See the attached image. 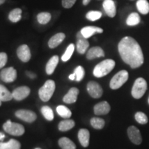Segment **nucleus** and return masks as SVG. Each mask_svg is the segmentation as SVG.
<instances>
[{
	"mask_svg": "<svg viewBox=\"0 0 149 149\" xmlns=\"http://www.w3.org/2000/svg\"><path fill=\"white\" fill-rule=\"evenodd\" d=\"M118 51L122 60L132 68H137L144 64V55L141 48L133 37L126 36L118 44Z\"/></svg>",
	"mask_w": 149,
	"mask_h": 149,
	"instance_id": "f257e3e1",
	"label": "nucleus"
},
{
	"mask_svg": "<svg viewBox=\"0 0 149 149\" xmlns=\"http://www.w3.org/2000/svg\"><path fill=\"white\" fill-rule=\"evenodd\" d=\"M115 66V62L114 60L111 59H105L96 65L93 69V74L95 77L98 78L104 77L113 70Z\"/></svg>",
	"mask_w": 149,
	"mask_h": 149,
	"instance_id": "f03ea898",
	"label": "nucleus"
},
{
	"mask_svg": "<svg viewBox=\"0 0 149 149\" xmlns=\"http://www.w3.org/2000/svg\"><path fill=\"white\" fill-rule=\"evenodd\" d=\"M55 90V83L53 80H47L39 90V96L43 102L49 101Z\"/></svg>",
	"mask_w": 149,
	"mask_h": 149,
	"instance_id": "7ed1b4c3",
	"label": "nucleus"
},
{
	"mask_svg": "<svg viewBox=\"0 0 149 149\" xmlns=\"http://www.w3.org/2000/svg\"><path fill=\"white\" fill-rule=\"evenodd\" d=\"M147 90V83L144 78L139 77L134 82L131 94L135 99H140Z\"/></svg>",
	"mask_w": 149,
	"mask_h": 149,
	"instance_id": "20e7f679",
	"label": "nucleus"
},
{
	"mask_svg": "<svg viewBox=\"0 0 149 149\" xmlns=\"http://www.w3.org/2000/svg\"><path fill=\"white\" fill-rule=\"evenodd\" d=\"M128 79V72L125 70L119 71L113 76L110 81V87L113 90L120 88L125 84Z\"/></svg>",
	"mask_w": 149,
	"mask_h": 149,
	"instance_id": "39448f33",
	"label": "nucleus"
},
{
	"mask_svg": "<svg viewBox=\"0 0 149 149\" xmlns=\"http://www.w3.org/2000/svg\"><path fill=\"white\" fill-rule=\"evenodd\" d=\"M3 128L6 133L14 136H21L25 132L24 127L22 124L13 123L10 120L7 121L3 125Z\"/></svg>",
	"mask_w": 149,
	"mask_h": 149,
	"instance_id": "423d86ee",
	"label": "nucleus"
},
{
	"mask_svg": "<svg viewBox=\"0 0 149 149\" xmlns=\"http://www.w3.org/2000/svg\"><path fill=\"white\" fill-rule=\"evenodd\" d=\"M0 78L4 82H13L17 78V70L13 67L3 68L0 72Z\"/></svg>",
	"mask_w": 149,
	"mask_h": 149,
	"instance_id": "0eeeda50",
	"label": "nucleus"
},
{
	"mask_svg": "<svg viewBox=\"0 0 149 149\" xmlns=\"http://www.w3.org/2000/svg\"><path fill=\"white\" fill-rule=\"evenodd\" d=\"M87 91L93 98L101 97L103 94V89L97 82L94 81H89L87 84Z\"/></svg>",
	"mask_w": 149,
	"mask_h": 149,
	"instance_id": "6e6552de",
	"label": "nucleus"
},
{
	"mask_svg": "<svg viewBox=\"0 0 149 149\" xmlns=\"http://www.w3.org/2000/svg\"><path fill=\"white\" fill-rule=\"evenodd\" d=\"M15 115L20 120L29 123L33 122L37 119V115L34 112L29 110H19L15 113Z\"/></svg>",
	"mask_w": 149,
	"mask_h": 149,
	"instance_id": "1a4fd4ad",
	"label": "nucleus"
},
{
	"mask_svg": "<svg viewBox=\"0 0 149 149\" xmlns=\"http://www.w3.org/2000/svg\"><path fill=\"white\" fill-rule=\"evenodd\" d=\"M128 136L130 140L136 145H139L142 141V137H141L140 131L137 127L134 126H131L128 127Z\"/></svg>",
	"mask_w": 149,
	"mask_h": 149,
	"instance_id": "9d476101",
	"label": "nucleus"
},
{
	"mask_svg": "<svg viewBox=\"0 0 149 149\" xmlns=\"http://www.w3.org/2000/svg\"><path fill=\"white\" fill-rule=\"evenodd\" d=\"M31 90L28 86H20L13 91V97L17 101H21L29 95Z\"/></svg>",
	"mask_w": 149,
	"mask_h": 149,
	"instance_id": "9b49d317",
	"label": "nucleus"
},
{
	"mask_svg": "<svg viewBox=\"0 0 149 149\" xmlns=\"http://www.w3.org/2000/svg\"><path fill=\"white\" fill-rule=\"evenodd\" d=\"M17 54L19 59L23 62H28L31 59V51L29 46L26 44L19 46L17 50Z\"/></svg>",
	"mask_w": 149,
	"mask_h": 149,
	"instance_id": "f8f14e48",
	"label": "nucleus"
},
{
	"mask_svg": "<svg viewBox=\"0 0 149 149\" xmlns=\"http://www.w3.org/2000/svg\"><path fill=\"white\" fill-rule=\"evenodd\" d=\"M103 8L106 14L110 17H114L116 15V6L113 0H104L103 2Z\"/></svg>",
	"mask_w": 149,
	"mask_h": 149,
	"instance_id": "ddd939ff",
	"label": "nucleus"
},
{
	"mask_svg": "<svg viewBox=\"0 0 149 149\" xmlns=\"http://www.w3.org/2000/svg\"><path fill=\"white\" fill-rule=\"evenodd\" d=\"M111 111V107L107 102L104 101L97 104L94 107V113L97 115H107Z\"/></svg>",
	"mask_w": 149,
	"mask_h": 149,
	"instance_id": "4468645a",
	"label": "nucleus"
},
{
	"mask_svg": "<svg viewBox=\"0 0 149 149\" xmlns=\"http://www.w3.org/2000/svg\"><path fill=\"white\" fill-rule=\"evenodd\" d=\"M103 31L104 30L101 29V28L97 26H90L84 27L81 30L80 32H81L84 38L88 39L95 34H98V33L100 34V33H102Z\"/></svg>",
	"mask_w": 149,
	"mask_h": 149,
	"instance_id": "2eb2a0df",
	"label": "nucleus"
},
{
	"mask_svg": "<svg viewBox=\"0 0 149 149\" xmlns=\"http://www.w3.org/2000/svg\"><path fill=\"white\" fill-rule=\"evenodd\" d=\"M79 91L77 88H71L63 98V101L66 104H73L77 100V96Z\"/></svg>",
	"mask_w": 149,
	"mask_h": 149,
	"instance_id": "dca6fc26",
	"label": "nucleus"
},
{
	"mask_svg": "<svg viewBox=\"0 0 149 149\" xmlns=\"http://www.w3.org/2000/svg\"><path fill=\"white\" fill-rule=\"evenodd\" d=\"M104 55H105V53L101 47L95 46L90 48L87 52L86 58L89 60H91V59L98 58V57H104Z\"/></svg>",
	"mask_w": 149,
	"mask_h": 149,
	"instance_id": "f3484780",
	"label": "nucleus"
},
{
	"mask_svg": "<svg viewBox=\"0 0 149 149\" xmlns=\"http://www.w3.org/2000/svg\"><path fill=\"white\" fill-rule=\"evenodd\" d=\"M66 37L64 33H59L54 35L48 41V46L51 48H55L57 47L61 42L64 41V40Z\"/></svg>",
	"mask_w": 149,
	"mask_h": 149,
	"instance_id": "a211bd4d",
	"label": "nucleus"
},
{
	"mask_svg": "<svg viewBox=\"0 0 149 149\" xmlns=\"http://www.w3.org/2000/svg\"><path fill=\"white\" fill-rule=\"evenodd\" d=\"M78 139L80 144L84 147H88L90 140V133L87 129H80L78 133Z\"/></svg>",
	"mask_w": 149,
	"mask_h": 149,
	"instance_id": "6ab92c4d",
	"label": "nucleus"
},
{
	"mask_svg": "<svg viewBox=\"0 0 149 149\" xmlns=\"http://www.w3.org/2000/svg\"><path fill=\"white\" fill-rule=\"evenodd\" d=\"M59 62V57L58 56L55 55L52 57L49 61H48L47 64L46 66V72L48 74H53L55 71V68L57 67Z\"/></svg>",
	"mask_w": 149,
	"mask_h": 149,
	"instance_id": "aec40b11",
	"label": "nucleus"
},
{
	"mask_svg": "<svg viewBox=\"0 0 149 149\" xmlns=\"http://www.w3.org/2000/svg\"><path fill=\"white\" fill-rule=\"evenodd\" d=\"M136 7L141 14L149 13V3L147 0H138L136 3Z\"/></svg>",
	"mask_w": 149,
	"mask_h": 149,
	"instance_id": "412c9836",
	"label": "nucleus"
},
{
	"mask_svg": "<svg viewBox=\"0 0 149 149\" xmlns=\"http://www.w3.org/2000/svg\"><path fill=\"white\" fill-rule=\"evenodd\" d=\"M140 21L141 18L139 14L137 13H132L126 19V24L129 26H137V24L140 23Z\"/></svg>",
	"mask_w": 149,
	"mask_h": 149,
	"instance_id": "4be33fe9",
	"label": "nucleus"
},
{
	"mask_svg": "<svg viewBox=\"0 0 149 149\" xmlns=\"http://www.w3.org/2000/svg\"><path fill=\"white\" fill-rule=\"evenodd\" d=\"M13 97V95L8 89L0 84V100L1 102H8L10 101Z\"/></svg>",
	"mask_w": 149,
	"mask_h": 149,
	"instance_id": "5701e85b",
	"label": "nucleus"
},
{
	"mask_svg": "<svg viewBox=\"0 0 149 149\" xmlns=\"http://www.w3.org/2000/svg\"><path fill=\"white\" fill-rule=\"evenodd\" d=\"M58 143L62 149H76L75 144L68 137H61Z\"/></svg>",
	"mask_w": 149,
	"mask_h": 149,
	"instance_id": "b1692460",
	"label": "nucleus"
},
{
	"mask_svg": "<svg viewBox=\"0 0 149 149\" xmlns=\"http://www.w3.org/2000/svg\"><path fill=\"white\" fill-rule=\"evenodd\" d=\"M77 51L80 54H84L89 47V42L87 39H81L77 40Z\"/></svg>",
	"mask_w": 149,
	"mask_h": 149,
	"instance_id": "393cba45",
	"label": "nucleus"
},
{
	"mask_svg": "<svg viewBox=\"0 0 149 149\" xmlns=\"http://www.w3.org/2000/svg\"><path fill=\"white\" fill-rule=\"evenodd\" d=\"M74 126V122L72 120H63L59 124V130L65 132L72 129Z\"/></svg>",
	"mask_w": 149,
	"mask_h": 149,
	"instance_id": "a878e982",
	"label": "nucleus"
},
{
	"mask_svg": "<svg viewBox=\"0 0 149 149\" xmlns=\"http://www.w3.org/2000/svg\"><path fill=\"white\" fill-rule=\"evenodd\" d=\"M22 10L20 8H15L10 11L8 15V19L10 22L16 23L22 19Z\"/></svg>",
	"mask_w": 149,
	"mask_h": 149,
	"instance_id": "bb28decb",
	"label": "nucleus"
},
{
	"mask_svg": "<svg viewBox=\"0 0 149 149\" xmlns=\"http://www.w3.org/2000/svg\"><path fill=\"white\" fill-rule=\"evenodd\" d=\"M57 113H58V115H60L61 117H64V118L68 119L71 117L72 113L70 111L69 109L64 107V106H59L57 107Z\"/></svg>",
	"mask_w": 149,
	"mask_h": 149,
	"instance_id": "cd10ccee",
	"label": "nucleus"
},
{
	"mask_svg": "<svg viewBox=\"0 0 149 149\" xmlns=\"http://www.w3.org/2000/svg\"><path fill=\"white\" fill-rule=\"evenodd\" d=\"M91 124L95 129H102L105 124V122L103 119L100 117H93L91 120Z\"/></svg>",
	"mask_w": 149,
	"mask_h": 149,
	"instance_id": "c85d7f7f",
	"label": "nucleus"
},
{
	"mask_svg": "<svg viewBox=\"0 0 149 149\" xmlns=\"http://www.w3.org/2000/svg\"><path fill=\"white\" fill-rule=\"evenodd\" d=\"M102 13L100 11H95V10H91L89 11L86 15V17L87 19H88L89 21L91 22H95L97 20L100 19L102 17Z\"/></svg>",
	"mask_w": 149,
	"mask_h": 149,
	"instance_id": "c756f323",
	"label": "nucleus"
},
{
	"mask_svg": "<svg viewBox=\"0 0 149 149\" xmlns=\"http://www.w3.org/2000/svg\"><path fill=\"white\" fill-rule=\"evenodd\" d=\"M37 21L41 24H46L51 20V15L49 13L43 12L37 15Z\"/></svg>",
	"mask_w": 149,
	"mask_h": 149,
	"instance_id": "7c9ffc66",
	"label": "nucleus"
},
{
	"mask_svg": "<svg viewBox=\"0 0 149 149\" xmlns=\"http://www.w3.org/2000/svg\"><path fill=\"white\" fill-rule=\"evenodd\" d=\"M74 50V46L73 44H70L69 46H68V48H66V51H65V53L63 54V55L61 56V60L63 61H67L70 59V57H72V54H73Z\"/></svg>",
	"mask_w": 149,
	"mask_h": 149,
	"instance_id": "2f4dec72",
	"label": "nucleus"
},
{
	"mask_svg": "<svg viewBox=\"0 0 149 149\" xmlns=\"http://www.w3.org/2000/svg\"><path fill=\"white\" fill-rule=\"evenodd\" d=\"M42 115L48 121H52L54 119V113L52 109L49 107L44 106L41 109Z\"/></svg>",
	"mask_w": 149,
	"mask_h": 149,
	"instance_id": "473e14b6",
	"label": "nucleus"
},
{
	"mask_svg": "<svg viewBox=\"0 0 149 149\" xmlns=\"http://www.w3.org/2000/svg\"><path fill=\"white\" fill-rule=\"evenodd\" d=\"M74 73L75 74V80L77 81H80L83 79L84 77L85 71L82 66H79L74 70Z\"/></svg>",
	"mask_w": 149,
	"mask_h": 149,
	"instance_id": "72a5a7b5",
	"label": "nucleus"
},
{
	"mask_svg": "<svg viewBox=\"0 0 149 149\" xmlns=\"http://www.w3.org/2000/svg\"><path fill=\"white\" fill-rule=\"evenodd\" d=\"M135 118L136 121L140 124H146L148 122V117L146 114L142 112H137L135 115Z\"/></svg>",
	"mask_w": 149,
	"mask_h": 149,
	"instance_id": "f704fd0d",
	"label": "nucleus"
},
{
	"mask_svg": "<svg viewBox=\"0 0 149 149\" xmlns=\"http://www.w3.org/2000/svg\"><path fill=\"white\" fill-rule=\"evenodd\" d=\"M8 142L9 144V146H10V149H20V148H21L20 143L17 140H15V139H11Z\"/></svg>",
	"mask_w": 149,
	"mask_h": 149,
	"instance_id": "c9c22d12",
	"label": "nucleus"
},
{
	"mask_svg": "<svg viewBox=\"0 0 149 149\" xmlns=\"http://www.w3.org/2000/svg\"><path fill=\"white\" fill-rule=\"evenodd\" d=\"M7 60H8V57H7L6 53H0V68H3L5 66Z\"/></svg>",
	"mask_w": 149,
	"mask_h": 149,
	"instance_id": "e433bc0d",
	"label": "nucleus"
},
{
	"mask_svg": "<svg viewBox=\"0 0 149 149\" xmlns=\"http://www.w3.org/2000/svg\"><path fill=\"white\" fill-rule=\"evenodd\" d=\"M77 0H62V6L65 8H70Z\"/></svg>",
	"mask_w": 149,
	"mask_h": 149,
	"instance_id": "4c0bfd02",
	"label": "nucleus"
},
{
	"mask_svg": "<svg viewBox=\"0 0 149 149\" xmlns=\"http://www.w3.org/2000/svg\"><path fill=\"white\" fill-rule=\"evenodd\" d=\"M0 149H10L8 142H0Z\"/></svg>",
	"mask_w": 149,
	"mask_h": 149,
	"instance_id": "58836bf2",
	"label": "nucleus"
},
{
	"mask_svg": "<svg viewBox=\"0 0 149 149\" xmlns=\"http://www.w3.org/2000/svg\"><path fill=\"white\" fill-rule=\"evenodd\" d=\"M26 75L29 77L31 78V79H35V78L36 77V74H35V73H33V72H32L27 71L26 72Z\"/></svg>",
	"mask_w": 149,
	"mask_h": 149,
	"instance_id": "ea45409f",
	"label": "nucleus"
},
{
	"mask_svg": "<svg viewBox=\"0 0 149 149\" xmlns=\"http://www.w3.org/2000/svg\"><path fill=\"white\" fill-rule=\"evenodd\" d=\"M84 36L82 35V34H81V32H79V33H77V40H81V39H84Z\"/></svg>",
	"mask_w": 149,
	"mask_h": 149,
	"instance_id": "a19ab883",
	"label": "nucleus"
},
{
	"mask_svg": "<svg viewBox=\"0 0 149 149\" xmlns=\"http://www.w3.org/2000/svg\"><path fill=\"white\" fill-rule=\"evenodd\" d=\"M68 78H69V79L72 80V81H73V80H75V74H74V72L72 74H70L69 77H68Z\"/></svg>",
	"mask_w": 149,
	"mask_h": 149,
	"instance_id": "79ce46f5",
	"label": "nucleus"
},
{
	"mask_svg": "<svg viewBox=\"0 0 149 149\" xmlns=\"http://www.w3.org/2000/svg\"><path fill=\"white\" fill-rule=\"evenodd\" d=\"M91 0H83V4L84 6H86L88 5L89 3L91 2Z\"/></svg>",
	"mask_w": 149,
	"mask_h": 149,
	"instance_id": "37998d69",
	"label": "nucleus"
},
{
	"mask_svg": "<svg viewBox=\"0 0 149 149\" xmlns=\"http://www.w3.org/2000/svg\"><path fill=\"white\" fill-rule=\"evenodd\" d=\"M4 137H5V135H4V134L0 133V141L3 140V139H4Z\"/></svg>",
	"mask_w": 149,
	"mask_h": 149,
	"instance_id": "c03bdc74",
	"label": "nucleus"
},
{
	"mask_svg": "<svg viewBox=\"0 0 149 149\" xmlns=\"http://www.w3.org/2000/svg\"><path fill=\"white\" fill-rule=\"evenodd\" d=\"M5 2V0H0V5Z\"/></svg>",
	"mask_w": 149,
	"mask_h": 149,
	"instance_id": "a18cd8bd",
	"label": "nucleus"
},
{
	"mask_svg": "<svg viewBox=\"0 0 149 149\" xmlns=\"http://www.w3.org/2000/svg\"><path fill=\"white\" fill-rule=\"evenodd\" d=\"M1 101L0 100V106H1Z\"/></svg>",
	"mask_w": 149,
	"mask_h": 149,
	"instance_id": "49530a36",
	"label": "nucleus"
},
{
	"mask_svg": "<svg viewBox=\"0 0 149 149\" xmlns=\"http://www.w3.org/2000/svg\"><path fill=\"white\" fill-rule=\"evenodd\" d=\"M35 149H41V148H35Z\"/></svg>",
	"mask_w": 149,
	"mask_h": 149,
	"instance_id": "de8ad7c7",
	"label": "nucleus"
},
{
	"mask_svg": "<svg viewBox=\"0 0 149 149\" xmlns=\"http://www.w3.org/2000/svg\"><path fill=\"white\" fill-rule=\"evenodd\" d=\"M148 104H149V97H148Z\"/></svg>",
	"mask_w": 149,
	"mask_h": 149,
	"instance_id": "09e8293b",
	"label": "nucleus"
}]
</instances>
